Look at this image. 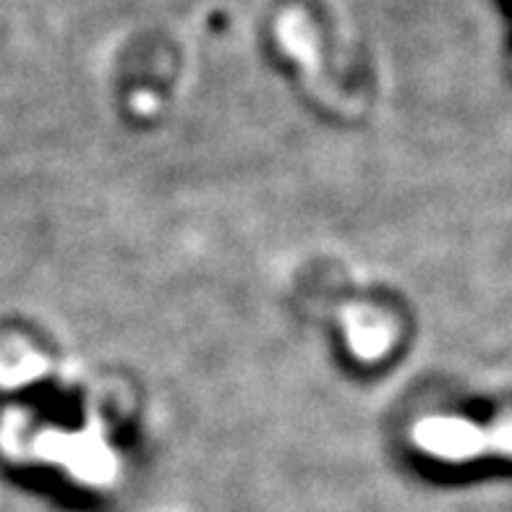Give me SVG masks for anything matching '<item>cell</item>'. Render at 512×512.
I'll use <instances>...</instances> for the list:
<instances>
[{"label": "cell", "mask_w": 512, "mask_h": 512, "mask_svg": "<svg viewBox=\"0 0 512 512\" xmlns=\"http://www.w3.org/2000/svg\"><path fill=\"white\" fill-rule=\"evenodd\" d=\"M458 429H439V434H445V450L458 452V455H471V452L479 450V445H484L481 450H489L486 445L497 447V450H510L512 452V424L502 426V429H494V432H473L471 426H460Z\"/></svg>", "instance_id": "6da1fadb"}]
</instances>
